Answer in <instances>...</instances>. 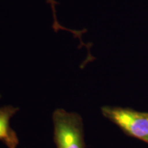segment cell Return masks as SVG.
<instances>
[{
	"label": "cell",
	"mask_w": 148,
	"mask_h": 148,
	"mask_svg": "<svg viewBox=\"0 0 148 148\" xmlns=\"http://www.w3.org/2000/svg\"><path fill=\"white\" fill-rule=\"evenodd\" d=\"M19 110L12 105L0 107V141L8 148H16L19 144L18 135L10 125L11 119Z\"/></svg>",
	"instance_id": "cell-3"
},
{
	"label": "cell",
	"mask_w": 148,
	"mask_h": 148,
	"mask_svg": "<svg viewBox=\"0 0 148 148\" xmlns=\"http://www.w3.org/2000/svg\"><path fill=\"white\" fill-rule=\"evenodd\" d=\"M47 3L50 5V8L52 11V15H53V24H52V28L54 31V32L57 33L59 30H65L67 32H71V29L66 28L60 25L59 23L58 18H57L56 15V5L58 4V3L55 1V0H47Z\"/></svg>",
	"instance_id": "cell-4"
},
{
	"label": "cell",
	"mask_w": 148,
	"mask_h": 148,
	"mask_svg": "<svg viewBox=\"0 0 148 148\" xmlns=\"http://www.w3.org/2000/svg\"><path fill=\"white\" fill-rule=\"evenodd\" d=\"M102 115L117 125L125 134L148 143V113L128 108L103 106Z\"/></svg>",
	"instance_id": "cell-2"
},
{
	"label": "cell",
	"mask_w": 148,
	"mask_h": 148,
	"mask_svg": "<svg viewBox=\"0 0 148 148\" xmlns=\"http://www.w3.org/2000/svg\"><path fill=\"white\" fill-rule=\"evenodd\" d=\"M51 119L56 148H86L84 122L80 114L58 108L53 111Z\"/></svg>",
	"instance_id": "cell-1"
},
{
	"label": "cell",
	"mask_w": 148,
	"mask_h": 148,
	"mask_svg": "<svg viewBox=\"0 0 148 148\" xmlns=\"http://www.w3.org/2000/svg\"><path fill=\"white\" fill-rule=\"evenodd\" d=\"M85 32H86V29H82V34H84ZM78 40H79V42H82L83 41V40H82V37H81V38H79V39H78Z\"/></svg>",
	"instance_id": "cell-5"
}]
</instances>
